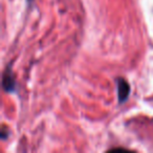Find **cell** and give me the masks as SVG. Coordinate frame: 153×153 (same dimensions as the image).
Listing matches in <instances>:
<instances>
[{"mask_svg": "<svg viewBox=\"0 0 153 153\" xmlns=\"http://www.w3.org/2000/svg\"><path fill=\"white\" fill-rule=\"evenodd\" d=\"M115 83H117V100H119L120 104H123L129 98L130 85L127 80H125L122 76H120V78H117L115 80Z\"/></svg>", "mask_w": 153, "mask_h": 153, "instance_id": "6da1fadb", "label": "cell"}, {"mask_svg": "<svg viewBox=\"0 0 153 153\" xmlns=\"http://www.w3.org/2000/svg\"><path fill=\"white\" fill-rule=\"evenodd\" d=\"M3 89L7 92L15 91L16 88V81L14 79V76L12 74V71L10 68H7L5 71L3 72V79H2Z\"/></svg>", "mask_w": 153, "mask_h": 153, "instance_id": "7a4b0ae2", "label": "cell"}, {"mask_svg": "<svg viewBox=\"0 0 153 153\" xmlns=\"http://www.w3.org/2000/svg\"><path fill=\"white\" fill-rule=\"evenodd\" d=\"M7 136L9 135H7V128L2 127V129H1V137H2V140H5Z\"/></svg>", "mask_w": 153, "mask_h": 153, "instance_id": "3957f363", "label": "cell"}, {"mask_svg": "<svg viewBox=\"0 0 153 153\" xmlns=\"http://www.w3.org/2000/svg\"><path fill=\"white\" fill-rule=\"evenodd\" d=\"M28 1H30V0H28Z\"/></svg>", "mask_w": 153, "mask_h": 153, "instance_id": "277c9868", "label": "cell"}]
</instances>
